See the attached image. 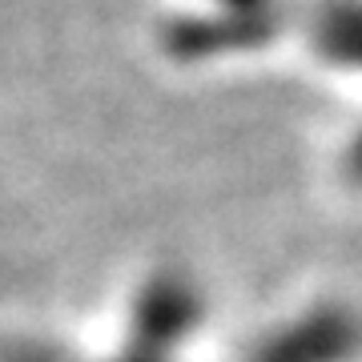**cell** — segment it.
I'll return each instance as SVG.
<instances>
[{
    "label": "cell",
    "instance_id": "cell-1",
    "mask_svg": "<svg viewBox=\"0 0 362 362\" xmlns=\"http://www.w3.org/2000/svg\"><path fill=\"white\" fill-rule=\"evenodd\" d=\"M362 354V318L350 306L322 302L262 338L250 362H354Z\"/></svg>",
    "mask_w": 362,
    "mask_h": 362
},
{
    "label": "cell",
    "instance_id": "cell-2",
    "mask_svg": "<svg viewBox=\"0 0 362 362\" xmlns=\"http://www.w3.org/2000/svg\"><path fill=\"white\" fill-rule=\"evenodd\" d=\"M282 33V8H258V13H226V8H202V13L177 16L165 28V49L181 61H209V57H233L270 45Z\"/></svg>",
    "mask_w": 362,
    "mask_h": 362
},
{
    "label": "cell",
    "instance_id": "cell-3",
    "mask_svg": "<svg viewBox=\"0 0 362 362\" xmlns=\"http://www.w3.org/2000/svg\"><path fill=\"white\" fill-rule=\"evenodd\" d=\"M202 318V294L197 286L177 270H165L141 286L133 302V342L125 354L161 362Z\"/></svg>",
    "mask_w": 362,
    "mask_h": 362
},
{
    "label": "cell",
    "instance_id": "cell-4",
    "mask_svg": "<svg viewBox=\"0 0 362 362\" xmlns=\"http://www.w3.org/2000/svg\"><path fill=\"white\" fill-rule=\"evenodd\" d=\"M310 49L342 73H362V0H322L310 16Z\"/></svg>",
    "mask_w": 362,
    "mask_h": 362
},
{
    "label": "cell",
    "instance_id": "cell-5",
    "mask_svg": "<svg viewBox=\"0 0 362 362\" xmlns=\"http://www.w3.org/2000/svg\"><path fill=\"white\" fill-rule=\"evenodd\" d=\"M342 165H346L350 181H354V185H362V125H358L354 133H350L346 153H342Z\"/></svg>",
    "mask_w": 362,
    "mask_h": 362
},
{
    "label": "cell",
    "instance_id": "cell-6",
    "mask_svg": "<svg viewBox=\"0 0 362 362\" xmlns=\"http://www.w3.org/2000/svg\"><path fill=\"white\" fill-rule=\"evenodd\" d=\"M206 8H226V13H258V8H278V0H206Z\"/></svg>",
    "mask_w": 362,
    "mask_h": 362
}]
</instances>
